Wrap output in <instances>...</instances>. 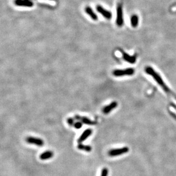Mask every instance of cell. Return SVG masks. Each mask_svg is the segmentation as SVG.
<instances>
[{
    "mask_svg": "<svg viewBox=\"0 0 176 176\" xmlns=\"http://www.w3.org/2000/svg\"><path fill=\"white\" fill-rule=\"evenodd\" d=\"M145 72L147 74L150 76L155 81L156 83L158 84L161 86V88L162 89V90L165 92L166 93L171 95H173L175 98H176V95L173 92L172 90L169 89V88L167 86V85L166 84L164 81L163 80L161 76L160 75L159 73L155 72V70L151 66H146L145 69Z\"/></svg>",
    "mask_w": 176,
    "mask_h": 176,
    "instance_id": "1",
    "label": "cell"
},
{
    "mask_svg": "<svg viewBox=\"0 0 176 176\" xmlns=\"http://www.w3.org/2000/svg\"><path fill=\"white\" fill-rule=\"evenodd\" d=\"M113 75L115 77L131 76L135 73V69L132 68H128L124 69H115L113 71Z\"/></svg>",
    "mask_w": 176,
    "mask_h": 176,
    "instance_id": "2",
    "label": "cell"
},
{
    "mask_svg": "<svg viewBox=\"0 0 176 176\" xmlns=\"http://www.w3.org/2000/svg\"><path fill=\"white\" fill-rule=\"evenodd\" d=\"M129 151L128 147L125 146L121 148L111 149L108 152V155L110 157H115L118 155H123L125 153H127Z\"/></svg>",
    "mask_w": 176,
    "mask_h": 176,
    "instance_id": "3",
    "label": "cell"
},
{
    "mask_svg": "<svg viewBox=\"0 0 176 176\" xmlns=\"http://www.w3.org/2000/svg\"><path fill=\"white\" fill-rule=\"evenodd\" d=\"M26 141L30 144L36 145L38 146H42L44 145V141L40 138L34 137H28L26 138Z\"/></svg>",
    "mask_w": 176,
    "mask_h": 176,
    "instance_id": "4",
    "label": "cell"
},
{
    "mask_svg": "<svg viewBox=\"0 0 176 176\" xmlns=\"http://www.w3.org/2000/svg\"><path fill=\"white\" fill-rule=\"evenodd\" d=\"M74 119L78 120L79 121L81 122L83 124L88 125H94L96 124L97 123L91 120L90 119L86 117H83L80 115H76L74 116Z\"/></svg>",
    "mask_w": 176,
    "mask_h": 176,
    "instance_id": "5",
    "label": "cell"
},
{
    "mask_svg": "<svg viewBox=\"0 0 176 176\" xmlns=\"http://www.w3.org/2000/svg\"><path fill=\"white\" fill-rule=\"evenodd\" d=\"M118 106V103L117 101H113L110 104L105 106L103 109H102L103 113L105 114H109L112 112L114 109H115Z\"/></svg>",
    "mask_w": 176,
    "mask_h": 176,
    "instance_id": "6",
    "label": "cell"
},
{
    "mask_svg": "<svg viewBox=\"0 0 176 176\" xmlns=\"http://www.w3.org/2000/svg\"><path fill=\"white\" fill-rule=\"evenodd\" d=\"M93 133V130L91 129H87L83 132L82 135L78 139V143L81 144L84 141H85L89 137H90Z\"/></svg>",
    "mask_w": 176,
    "mask_h": 176,
    "instance_id": "7",
    "label": "cell"
},
{
    "mask_svg": "<svg viewBox=\"0 0 176 176\" xmlns=\"http://www.w3.org/2000/svg\"><path fill=\"white\" fill-rule=\"evenodd\" d=\"M120 51L122 53L123 57L125 61L129 62L130 63H132V64L135 63L136 60H137V57L135 56H130L129 54H128L127 53L124 52L122 50H121Z\"/></svg>",
    "mask_w": 176,
    "mask_h": 176,
    "instance_id": "8",
    "label": "cell"
},
{
    "mask_svg": "<svg viewBox=\"0 0 176 176\" xmlns=\"http://www.w3.org/2000/svg\"><path fill=\"white\" fill-rule=\"evenodd\" d=\"M117 11H118V15H117V25L118 26H122L123 25V14H122V8L121 5H119L117 8Z\"/></svg>",
    "mask_w": 176,
    "mask_h": 176,
    "instance_id": "9",
    "label": "cell"
},
{
    "mask_svg": "<svg viewBox=\"0 0 176 176\" xmlns=\"http://www.w3.org/2000/svg\"><path fill=\"white\" fill-rule=\"evenodd\" d=\"M53 155H54V153L52 151L47 150V151H45L43 153H42L40 155V158L41 160H46L52 158V157H53Z\"/></svg>",
    "mask_w": 176,
    "mask_h": 176,
    "instance_id": "10",
    "label": "cell"
},
{
    "mask_svg": "<svg viewBox=\"0 0 176 176\" xmlns=\"http://www.w3.org/2000/svg\"><path fill=\"white\" fill-rule=\"evenodd\" d=\"M97 9L100 13H101L103 14V16H104L105 18L108 19H110L111 18L112 14H111V13L110 11H108L104 9L103 8H102L100 6L97 7Z\"/></svg>",
    "mask_w": 176,
    "mask_h": 176,
    "instance_id": "11",
    "label": "cell"
},
{
    "mask_svg": "<svg viewBox=\"0 0 176 176\" xmlns=\"http://www.w3.org/2000/svg\"><path fill=\"white\" fill-rule=\"evenodd\" d=\"M77 147L80 150H84V151L87 152H90L92 150V147L90 146H89V145H83V144H79L78 145V146H77Z\"/></svg>",
    "mask_w": 176,
    "mask_h": 176,
    "instance_id": "12",
    "label": "cell"
},
{
    "mask_svg": "<svg viewBox=\"0 0 176 176\" xmlns=\"http://www.w3.org/2000/svg\"><path fill=\"white\" fill-rule=\"evenodd\" d=\"M86 11L87 13L92 17V19H93L94 20H96L97 19V16H95V14L94 13V12L92 11V10L90 8H87L86 9Z\"/></svg>",
    "mask_w": 176,
    "mask_h": 176,
    "instance_id": "13",
    "label": "cell"
},
{
    "mask_svg": "<svg viewBox=\"0 0 176 176\" xmlns=\"http://www.w3.org/2000/svg\"><path fill=\"white\" fill-rule=\"evenodd\" d=\"M138 19L136 16H133L131 19V24L133 27H136L138 25Z\"/></svg>",
    "mask_w": 176,
    "mask_h": 176,
    "instance_id": "14",
    "label": "cell"
},
{
    "mask_svg": "<svg viewBox=\"0 0 176 176\" xmlns=\"http://www.w3.org/2000/svg\"><path fill=\"white\" fill-rule=\"evenodd\" d=\"M83 123L80 121H78V122H76L74 123V124L73 125V126L77 129H80L82 128L83 126Z\"/></svg>",
    "mask_w": 176,
    "mask_h": 176,
    "instance_id": "15",
    "label": "cell"
},
{
    "mask_svg": "<svg viewBox=\"0 0 176 176\" xmlns=\"http://www.w3.org/2000/svg\"><path fill=\"white\" fill-rule=\"evenodd\" d=\"M108 169L106 167H104L102 169L101 173V176H108Z\"/></svg>",
    "mask_w": 176,
    "mask_h": 176,
    "instance_id": "16",
    "label": "cell"
},
{
    "mask_svg": "<svg viewBox=\"0 0 176 176\" xmlns=\"http://www.w3.org/2000/svg\"><path fill=\"white\" fill-rule=\"evenodd\" d=\"M68 124L70 126H73V125L74 124V119L73 118H69L68 119V121H67Z\"/></svg>",
    "mask_w": 176,
    "mask_h": 176,
    "instance_id": "17",
    "label": "cell"
},
{
    "mask_svg": "<svg viewBox=\"0 0 176 176\" xmlns=\"http://www.w3.org/2000/svg\"><path fill=\"white\" fill-rule=\"evenodd\" d=\"M174 5V6H176V3H175V4H174V5Z\"/></svg>",
    "mask_w": 176,
    "mask_h": 176,
    "instance_id": "18",
    "label": "cell"
}]
</instances>
